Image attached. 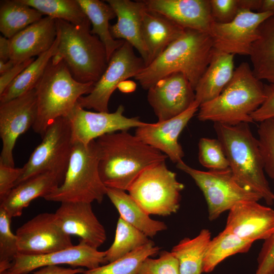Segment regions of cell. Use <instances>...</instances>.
Segmentation results:
<instances>
[{
	"label": "cell",
	"mask_w": 274,
	"mask_h": 274,
	"mask_svg": "<svg viewBox=\"0 0 274 274\" xmlns=\"http://www.w3.org/2000/svg\"><path fill=\"white\" fill-rule=\"evenodd\" d=\"M95 142L100 177L107 188L128 191L143 171L167 158L127 130L105 134Z\"/></svg>",
	"instance_id": "1"
},
{
	"label": "cell",
	"mask_w": 274,
	"mask_h": 274,
	"mask_svg": "<svg viewBox=\"0 0 274 274\" xmlns=\"http://www.w3.org/2000/svg\"><path fill=\"white\" fill-rule=\"evenodd\" d=\"M214 49L209 33L185 28L179 38L134 79L143 89L148 90L161 78L179 72L185 75L195 89L210 63Z\"/></svg>",
	"instance_id": "2"
},
{
	"label": "cell",
	"mask_w": 274,
	"mask_h": 274,
	"mask_svg": "<svg viewBox=\"0 0 274 274\" xmlns=\"http://www.w3.org/2000/svg\"><path fill=\"white\" fill-rule=\"evenodd\" d=\"M214 127L236 181L259 194L267 204H273L274 193L264 174L259 142L249 123H214Z\"/></svg>",
	"instance_id": "3"
},
{
	"label": "cell",
	"mask_w": 274,
	"mask_h": 274,
	"mask_svg": "<svg viewBox=\"0 0 274 274\" xmlns=\"http://www.w3.org/2000/svg\"><path fill=\"white\" fill-rule=\"evenodd\" d=\"M266 98V86L255 76L249 64L243 62L221 93L200 105L197 118L230 125L252 123V114Z\"/></svg>",
	"instance_id": "4"
},
{
	"label": "cell",
	"mask_w": 274,
	"mask_h": 274,
	"mask_svg": "<svg viewBox=\"0 0 274 274\" xmlns=\"http://www.w3.org/2000/svg\"><path fill=\"white\" fill-rule=\"evenodd\" d=\"M59 43L51 61H63L72 75L81 83H95L106 69L108 60L98 37L90 32V26H78L55 19Z\"/></svg>",
	"instance_id": "5"
},
{
	"label": "cell",
	"mask_w": 274,
	"mask_h": 274,
	"mask_svg": "<svg viewBox=\"0 0 274 274\" xmlns=\"http://www.w3.org/2000/svg\"><path fill=\"white\" fill-rule=\"evenodd\" d=\"M94 83H81L74 79L63 61L50 62L37 83V116L32 128L42 136L56 119L66 117L79 98L88 94Z\"/></svg>",
	"instance_id": "6"
},
{
	"label": "cell",
	"mask_w": 274,
	"mask_h": 274,
	"mask_svg": "<svg viewBox=\"0 0 274 274\" xmlns=\"http://www.w3.org/2000/svg\"><path fill=\"white\" fill-rule=\"evenodd\" d=\"M95 140L73 144L68 167L60 185L43 198L50 201L101 203L107 187L100 177Z\"/></svg>",
	"instance_id": "7"
},
{
	"label": "cell",
	"mask_w": 274,
	"mask_h": 274,
	"mask_svg": "<svg viewBox=\"0 0 274 274\" xmlns=\"http://www.w3.org/2000/svg\"><path fill=\"white\" fill-rule=\"evenodd\" d=\"M184 188L176 174L168 169L164 161L143 171L128 191L149 215L165 216L178 211Z\"/></svg>",
	"instance_id": "8"
},
{
	"label": "cell",
	"mask_w": 274,
	"mask_h": 274,
	"mask_svg": "<svg viewBox=\"0 0 274 274\" xmlns=\"http://www.w3.org/2000/svg\"><path fill=\"white\" fill-rule=\"evenodd\" d=\"M41 143L35 149L22 167L15 186L37 175L51 173L63 181L72 151L73 143L70 122L66 117L55 120L42 136Z\"/></svg>",
	"instance_id": "9"
},
{
	"label": "cell",
	"mask_w": 274,
	"mask_h": 274,
	"mask_svg": "<svg viewBox=\"0 0 274 274\" xmlns=\"http://www.w3.org/2000/svg\"><path fill=\"white\" fill-rule=\"evenodd\" d=\"M177 167L189 175L202 191L211 221L216 219L239 202L258 201L262 199L259 194L242 186L230 168L202 171L190 167L183 161L177 163Z\"/></svg>",
	"instance_id": "10"
},
{
	"label": "cell",
	"mask_w": 274,
	"mask_h": 274,
	"mask_svg": "<svg viewBox=\"0 0 274 274\" xmlns=\"http://www.w3.org/2000/svg\"><path fill=\"white\" fill-rule=\"evenodd\" d=\"M133 47L125 41L112 55L99 79L92 91L79 98L78 103L83 109L109 112V101L112 93L122 81L135 77L145 67L143 59L135 55Z\"/></svg>",
	"instance_id": "11"
},
{
	"label": "cell",
	"mask_w": 274,
	"mask_h": 274,
	"mask_svg": "<svg viewBox=\"0 0 274 274\" xmlns=\"http://www.w3.org/2000/svg\"><path fill=\"white\" fill-rule=\"evenodd\" d=\"M274 13L239 9L230 22L214 21L209 32L215 49L233 55H249L260 25Z\"/></svg>",
	"instance_id": "12"
},
{
	"label": "cell",
	"mask_w": 274,
	"mask_h": 274,
	"mask_svg": "<svg viewBox=\"0 0 274 274\" xmlns=\"http://www.w3.org/2000/svg\"><path fill=\"white\" fill-rule=\"evenodd\" d=\"M37 116L35 89L0 103V162L15 167L13 150L18 138L33 126Z\"/></svg>",
	"instance_id": "13"
},
{
	"label": "cell",
	"mask_w": 274,
	"mask_h": 274,
	"mask_svg": "<svg viewBox=\"0 0 274 274\" xmlns=\"http://www.w3.org/2000/svg\"><path fill=\"white\" fill-rule=\"evenodd\" d=\"M124 107L120 105L113 113L91 112L81 107L77 102L66 117L70 122L73 144H88L110 133L128 130L147 123L138 117L128 118L123 115Z\"/></svg>",
	"instance_id": "14"
},
{
	"label": "cell",
	"mask_w": 274,
	"mask_h": 274,
	"mask_svg": "<svg viewBox=\"0 0 274 274\" xmlns=\"http://www.w3.org/2000/svg\"><path fill=\"white\" fill-rule=\"evenodd\" d=\"M19 254L41 255L73 246L71 236L58 224L54 213H43L16 230Z\"/></svg>",
	"instance_id": "15"
},
{
	"label": "cell",
	"mask_w": 274,
	"mask_h": 274,
	"mask_svg": "<svg viewBox=\"0 0 274 274\" xmlns=\"http://www.w3.org/2000/svg\"><path fill=\"white\" fill-rule=\"evenodd\" d=\"M148 91L147 99L158 122L182 114L195 100L194 89L185 75L179 72L161 78Z\"/></svg>",
	"instance_id": "16"
},
{
	"label": "cell",
	"mask_w": 274,
	"mask_h": 274,
	"mask_svg": "<svg viewBox=\"0 0 274 274\" xmlns=\"http://www.w3.org/2000/svg\"><path fill=\"white\" fill-rule=\"evenodd\" d=\"M106 251H99L80 241L76 246L41 255L19 254L9 269L16 274H27L38 268L47 265L67 264L73 267L96 268L108 262Z\"/></svg>",
	"instance_id": "17"
},
{
	"label": "cell",
	"mask_w": 274,
	"mask_h": 274,
	"mask_svg": "<svg viewBox=\"0 0 274 274\" xmlns=\"http://www.w3.org/2000/svg\"><path fill=\"white\" fill-rule=\"evenodd\" d=\"M195 100L182 114L163 122L146 123L136 128L135 135L146 144L159 150L174 163L182 160L184 153L178 141L179 136L199 109Z\"/></svg>",
	"instance_id": "18"
},
{
	"label": "cell",
	"mask_w": 274,
	"mask_h": 274,
	"mask_svg": "<svg viewBox=\"0 0 274 274\" xmlns=\"http://www.w3.org/2000/svg\"><path fill=\"white\" fill-rule=\"evenodd\" d=\"M225 230L242 239L265 240L274 231V210L256 201H243L229 210Z\"/></svg>",
	"instance_id": "19"
},
{
	"label": "cell",
	"mask_w": 274,
	"mask_h": 274,
	"mask_svg": "<svg viewBox=\"0 0 274 274\" xmlns=\"http://www.w3.org/2000/svg\"><path fill=\"white\" fill-rule=\"evenodd\" d=\"M54 215L65 233L79 236L90 247L97 249L106 241L105 229L95 215L91 203L62 202Z\"/></svg>",
	"instance_id": "20"
},
{
	"label": "cell",
	"mask_w": 274,
	"mask_h": 274,
	"mask_svg": "<svg viewBox=\"0 0 274 274\" xmlns=\"http://www.w3.org/2000/svg\"><path fill=\"white\" fill-rule=\"evenodd\" d=\"M148 9L157 12L183 28L209 34L214 20L210 0H144Z\"/></svg>",
	"instance_id": "21"
},
{
	"label": "cell",
	"mask_w": 274,
	"mask_h": 274,
	"mask_svg": "<svg viewBox=\"0 0 274 274\" xmlns=\"http://www.w3.org/2000/svg\"><path fill=\"white\" fill-rule=\"evenodd\" d=\"M57 35L55 19L41 18L9 39V59L17 63L39 56L51 47Z\"/></svg>",
	"instance_id": "22"
},
{
	"label": "cell",
	"mask_w": 274,
	"mask_h": 274,
	"mask_svg": "<svg viewBox=\"0 0 274 274\" xmlns=\"http://www.w3.org/2000/svg\"><path fill=\"white\" fill-rule=\"evenodd\" d=\"M114 10L117 22L110 25V30L116 40H124L135 48L145 61L148 60V53L142 35L143 15L146 9L143 1L107 0Z\"/></svg>",
	"instance_id": "23"
},
{
	"label": "cell",
	"mask_w": 274,
	"mask_h": 274,
	"mask_svg": "<svg viewBox=\"0 0 274 274\" xmlns=\"http://www.w3.org/2000/svg\"><path fill=\"white\" fill-rule=\"evenodd\" d=\"M184 30L166 17L146 7L142 24V38L148 53L146 66L179 38Z\"/></svg>",
	"instance_id": "24"
},
{
	"label": "cell",
	"mask_w": 274,
	"mask_h": 274,
	"mask_svg": "<svg viewBox=\"0 0 274 274\" xmlns=\"http://www.w3.org/2000/svg\"><path fill=\"white\" fill-rule=\"evenodd\" d=\"M234 55L214 48L210 63L195 89V100L200 105L218 96L231 80Z\"/></svg>",
	"instance_id": "25"
},
{
	"label": "cell",
	"mask_w": 274,
	"mask_h": 274,
	"mask_svg": "<svg viewBox=\"0 0 274 274\" xmlns=\"http://www.w3.org/2000/svg\"><path fill=\"white\" fill-rule=\"evenodd\" d=\"M61 180L51 173L32 177L15 186L2 201L0 207L12 217H19L33 199L44 197L60 185Z\"/></svg>",
	"instance_id": "26"
},
{
	"label": "cell",
	"mask_w": 274,
	"mask_h": 274,
	"mask_svg": "<svg viewBox=\"0 0 274 274\" xmlns=\"http://www.w3.org/2000/svg\"><path fill=\"white\" fill-rule=\"evenodd\" d=\"M258 31L249 55L252 70L258 80L266 81L274 89V14L260 25Z\"/></svg>",
	"instance_id": "27"
},
{
	"label": "cell",
	"mask_w": 274,
	"mask_h": 274,
	"mask_svg": "<svg viewBox=\"0 0 274 274\" xmlns=\"http://www.w3.org/2000/svg\"><path fill=\"white\" fill-rule=\"evenodd\" d=\"M106 195L118 210L120 217L148 237H153L167 229L164 222L151 219L125 191L107 188Z\"/></svg>",
	"instance_id": "28"
},
{
	"label": "cell",
	"mask_w": 274,
	"mask_h": 274,
	"mask_svg": "<svg viewBox=\"0 0 274 274\" xmlns=\"http://www.w3.org/2000/svg\"><path fill=\"white\" fill-rule=\"evenodd\" d=\"M92 25L90 32L98 37L104 45L109 61L113 53L125 41L116 40L112 36L110 20L116 17L111 6L99 0H77Z\"/></svg>",
	"instance_id": "29"
},
{
	"label": "cell",
	"mask_w": 274,
	"mask_h": 274,
	"mask_svg": "<svg viewBox=\"0 0 274 274\" xmlns=\"http://www.w3.org/2000/svg\"><path fill=\"white\" fill-rule=\"evenodd\" d=\"M59 37L51 47L37 57L7 87L0 95V103L14 99L35 88L52 58L56 54Z\"/></svg>",
	"instance_id": "30"
},
{
	"label": "cell",
	"mask_w": 274,
	"mask_h": 274,
	"mask_svg": "<svg viewBox=\"0 0 274 274\" xmlns=\"http://www.w3.org/2000/svg\"><path fill=\"white\" fill-rule=\"evenodd\" d=\"M211 240L209 229H203L195 237H185L171 250L179 264L180 274H201L208 246Z\"/></svg>",
	"instance_id": "31"
},
{
	"label": "cell",
	"mask_w": 274,
	"mask_h": 274,
	"mask_svg": "<svg viewBox=\"0 0 274 274\" xmlns=\"http://www.w3.org/2000/svg\"><path fill=\"white\" fill-rule=\"evenodd\" d=\"M43 14L22 0L1 1L0 31L10 39L30 24L42 18Z\"/></svg>",
	"instance_id": "32"
},
{
	"label": "cell",
	"mask_w": 274,
	"mask_h": 274,
	"mask_svg": "<svg viewBox=\"0 0 274 274\" xmlns=\"http://www.w3.org/2000/svg\"><path fill=\"white\" fill-rule=\"evenodd\" d=\"M253 243L224 229L210 241L203 259L202 271L211 272L226 258L248 252Z\"/></svg>",
	"instance_id": "33"
},
{
	"label": "cell",
	"mask_w": 274,
	"mask_h": 274,
	"mask_svg": "<svg viewBox=\"0 0 274 274\" xmlns=\"http://www.w3.org/2000/svg\"><path fill=\"white\" fill-rule=\"evenodd\" d=\"M43 15L78 26L91 23L77 0H22Z\"/></svg>",
	"instance_id": "34"
},
{
	"label": "cell",
	"mask_w": 274,
	"mask_h": 274,
	"mask_svg": "<svg viewBox=\"0 0 274 274\" xmlns=\"http://www.w3.org/2000/svg\"><path fill=\"white\" fill-rule=\"evenodd\" d=\"M151 241L144 233L119 217L114 241L106 251V260L108 263L112 262Z\"/></svg>",
	"instance_id": "35"
},
{
	"label": "cell",
	"mask_w": 274,
	"mask_h": 274,
	"mask_svg": "<svg viewBox=\"0 0 274 274\" xmlns=\"http://www.w3.org/2000/svg\"><path fill=\"white\" fill-rule=\"evenodd\" d=\"M160 248L151 241L112 262L85 270L83 274H138L143 261L157 254Z\"/></svg>",
	"instance_id": "36"
},
{
	"label": "cell",
	"mask_w": 274,
	"mask_h": 274,
	"mask_svg": "<svg viewBox=\"0 0 274 274\" xmlns=\"http://www.w3.org/2000/svg\"><path fill=\"white\" fill-rule=\"evenodd\" d=\"M12 217L0 207V272L9 270L19 254L16 234L11 230Z\"/></svg>",
	"instance_id": "37"
},
{
	"label": "cell",
	"mask_w": 274,
	"mask_h": 274,
	"mask_svg": "<svg viewBox=\"0 0 274 274\" xmlns=\"http://www.w3.org/2000/svg\"><path fill=\"white\" fill-rule=\"evenodd\" d=\"M198 160L209 170L229 168V164L223 146L217 139L201 138L198 143Z\"/></svg>",
	"instance_id": "38"
},
{
	"label": "cell",
	"mask_w": 274,
	"mask_h": 274,
	"mask_svg": "<svg viewBox=\"0 0 274 274\" xmlns=\"http://www.w3.org/2000/svg\"><path fill=\"white\" fill-rule=\"evenodd\" d=\"M257 133L264 172L274 183V118L260 122Z\"/></svg>",
	"instance_id": "39"
},
{
	"label": "cell",
	"mask_w": 274,
	"mask_h": 274,
	"mask_svg": "<svg viewBox=\"0 0 274 274\" xmlns=\"http://www.w3.org/2000/svg\"><path fill=\"white\" fill-rule=\"evenodd\" d=\"M138 274H180L179 262L171 252L163 251L157 259L147 258Z\"/></svg>",
	"instance_id": "40"
},
{
	"label": "cell",
	"mask_w": 274,
	"mask_h": 274,
	"mask_svg": "<svg viewBox=\"0 0 274 274\" xmlns=\"http://www.w3.org/2000/svg\"><path fill=\"white\" fill-rule=\"evenodd\" d=\"M210 3L214 21L220 23L232 21L239 9L237 0H210Z\"/></svg>",
	"instance_id": "41"
},
{
	"label": "cell",
	"mask_w": 274,
	"mask_h": 274,
	"mask_svg": "<svg viewBox=\"0 0 274 274\" xmlns=\"http://www.w3.org/2000/svg\"><path fill=\"white\" fill-rule=\"evenodd\" d=\"M257 263L255 274H274V231L269 237L264 240Z\"/></svg>",
	"instance_id": "42"
},
{
	"label": "cell",
	"mask_w": 274,
	"mask_h": 274,
	"mask_svg": "<svg viewBox=\"0 0 274 274\" xmlns=\"http://www.w3.org/2000/svg\"><path fill=\"white\" fill-rule=\"evenodd\" d=\"M22 172V167L16 168L0 162V201L9 194L15 187Z\"/></svg>",
	"instance_id": "43"
},
{
	"label": "cell",
	"mask_w": 274,
	"mask_h": 274,
	"mask_svg": "<svg viewBox=\"0 0 274 274\" xmlns=\"http://www.w3.org/2000/svg\"><path fill=\"white\" fill-rule=\"evenodd\" d=\"M266 98L260 107L252 115L253 121L261 122L274 118V89L266 86Z\"/></svg>",
	"instance_id": "44"
},
{
	"label": "cell",
	"mask_w": 274,
	"mask_h": 274,
	"mask_svg": "<svg viewBox=\"0 0 274 274\" xmlns=\"http://www.w3.org/2000/svg\"><path fill=\"white\" fill-rule=\"evenodd\" d=\"M35 59L34 58L16 63L10 70L0 76V95L9 84Z\"/></svg>",
	"instance_id": "45"
},
{
	"label": "cell",
	"mask_w": 274,
	"mask_h": 274,
	"mask_svg": "<svg viewBox=\"0 0 274 274\" xmlns=\"http://www.w3.org/2000/svg\"><path fill=\"white\" fill-rule=\"evenodd\" d=\"M82 268H64L58 265H47L41 267L32 274H83Z\"/></svg>",
	"instance_id": "46"
},
{
	"label": "cell",
	"mask_w": 274,
	"mask_h": 274,
	"mask_svg": "<svg viewBox=\"0 0 274 274\" xmlns=\"http://www.w3.org/2000/svg\"><path fill=\"white\" fill-rule=\"evenodd\" d=\"M239 9H246L251 11L257 10L259 12L261 9L262 0H237Z\"/></svg>",
	"instance_id": "47"
},
{
	"label": "cell",
	"mask_w": 274,
	"mask_h": 274,
	"mask_svg": "<svg viewBox=\"0 0 274 274\" xmlns=\"http://www.w3.org/2000/svg\"><path fill=\"white\" fill-rule=\"evenodd\" d=\"M9 39L3 36H0V60L6 61L9 60Z\"/></svg>",
	"instance_id": "48"
},
{
	"label": "cell",
	"mask_w": 274,
	"mask_h": 274,
	"mask_svg": "<svg viewBox=\"0 0 274 274\" xmlns=\"http://www.w3.org/2000/svg\"><path fill=\"white\" fill-rule=\"evenodd\" d=\"M117 88L123 93H131L135 90L136 84L133 81L127 79L121 82Z\"/></svg>",
	"instance_id": "49"
},
{
	"label": "cell",
	"mask_w": 274,
	"mask_h": 274,
	"mask_svg": "<svg viewBox=\"0 0 274 274\" xmlns=\"http://www.w3.org/2000/svg\"><path fill=\"white\" fill-rule=\"evenodd\" d=\"M259 12H270L274 13V0H262Z\"/></svg>",
	"instance_id": "50"
},
{
	"label": "cell",
	"mask_w": 274,
	"mask_h": 274,
	"mask_svg": "<svg viewBox=\"0 0 274 274\" xmlns=\"http://www.w3.org/2000/svg\"><path fill=\"white\" fill-rule=\"evenodd\" d=\"M16 63L12 60L6 61L0 60V75L3 74L10 70Z\"/></svg>",
	"instance_id": "51"
},
{
	"label": "cell",
	"mask_w": 274,
	"mask_h": 274,
	"mask_svg": "<svg viewBox=\"0 0 274 274\" xmlns=\"http://www.w3.org/2000/svg\"><path fill=\"white\" fill-rule=\"evenodd\" d=\"M0 274H16V273L13 272L9 270H6L4 271L0 272Z\"/></svg>",
	"instance_id": "52"
}]
</instances>
